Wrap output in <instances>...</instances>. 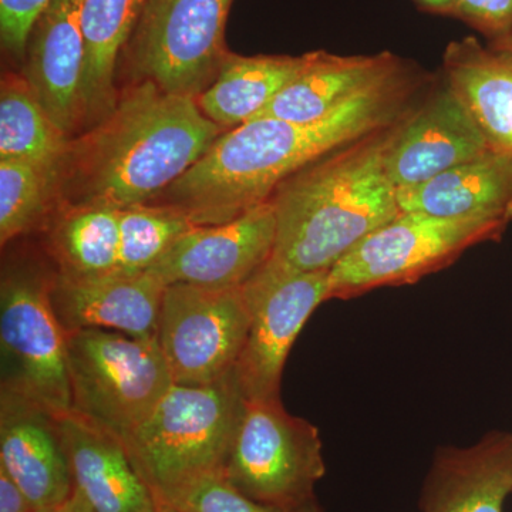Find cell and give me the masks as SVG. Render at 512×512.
<instances>
[{"instance_id":"obj_12","label":"cell","mask_w":512,"mask_h":512,"mask_svg":"<svg viewBox=\"0 0 512 512\" xmlns=\"http://www.w3.org/2000/svg\"><path fill=\"white\" fill-rule=\"evenodd\" d=\"M276 218L271 201L220 225L194 227L150 269L165 285L239 288L274 252Z\"/></svg>"},{"instance_id":"obj_9","label":"cell","mask_w":512,"mask_h":512,"mask_svg":"<svg viewBox=\"0 0 512 512\" xmlns=\"http://www.w3.org/2000/svg\"><path fill=\"white\" fill-rule=\"evenodd\" d=\"M234 0H148L121 56L140 80L197 99L229 55L225 28Z\"/></svg>"},{"instance_id":"obj_16","label":"cell","mask_w":512,"mask_h":512,"mask_svg":"<svg viewBox=\"0 0 512 512\" xmlns=\"http://www.w3.org/2000/svg\"><path fill=\"white\" fill-rule=\"evenodd\" d=\"M167 285L151 272H117L93 279L56 274L53 308L64 332L106 329L138 339H156Z\"/></svg>"},{"instance_id":"obj_27","label":"cell","mask_w":512,"mask_h":512,"mask_svg":"<svg viewBox=\"0 0 512 512\" xmlns=\"http://www.w3.org/2000/svg\"><path fill=\"white\" fill-rule=\"evenodd\" d=\"M55 212L53 180L23 161H0V244L45 228Z\"/></svg>"},{"instance_id":"obj_24","label":"cell","mask_w":512,"mask_h":512,"mask_svg":"<svg viewBox=\"0 0 512 512\" xmlns=\"http://www.w3.org/2000/svg\"><path fill=\"white\" fill-rule=\"evenodd\" d=\"M43 229L46 255L57 275L93 279L121 272L119 211L114 208H60Z\"/></svg>"},{"instance_id":"obj_13","label":"cell","mask_w":512,"mask_h":512,"mask_svg":"<svg viewBox=\"0 0 512 512\" xmlns=\"http://www.w3.org/2000/svg\"><path fill=\"white\" fill-rule=\"evenodd\" d=\"M491 150L471 114L444 84L390 130L384 170L399 188L433 180Z\"/></svg>"},{"instance_id":"obj_33","label":"cell","mask_w":512,"mask_h":512,"mask_svg":"<svg viewBox=\"0 0 512 512\" xmlns=\"http://www.w3.org/2000/svg\"><path fill=\"white\" fill-rule=\"evenodd\" d=\"M60 512H93V510L90 504L87 503L86 498L79 491L74 490L72 497L67 500Z\"/></svg>"},{"instance_id":"obj_22","label":"cell","mask_w":512,"mask_h":512,"mask_svg":"<svg viewBox=\"0 0 512 512\" xmlns=\"http://www.w3.org/2000/svg\"><path fill=\"white\" fill-rule=\"evenodd\" d=\"M301 56L229 53L214 83L197 97L202 113L225 131L254 119L306 69Z\"/></svg>"},{"instance_id":"obj_32","label":"cell","mask_w":512,"mask_h":512,"mask_svg":"<svg viewBox=\"0 0 512 512\" xmlns=\"http://www.w3.org/2000/svg\"><path fill=\"white\" fill-rule=\"evenodd\" d=\"M413 2L423 12L453 18L454 0H413Z\"/></svg>"},{"instance_id":"obj_2","label":"cell","mask_w":512,"mask_h":512,"mask_svg":"<svg viewBox=\"0 0 512 512\" xmlns=\"http://www.w3.org/2000/svg\"><path fill=\"white\" fill-rule=\"evenodd\" d=\"M222 133L194 97L140 80L104 119L70 138L53 184L55 212L153 204Z\"/></svg>"},{"instance_id":"obj_18","label":"cell","mask_w":512,"mask_h":512,"mask_svg":"<svg viewBox=\"0 0 512 512\" xmlns=\"http://www.w3.org/2000/svg\"><path fill=\"white\" fill-rule=\"evenodd\" d=\"M59 420L74 490L93 512H157L156 498L119 437L74 412Z\"/></svg>"},{"instance_id":"obj_20","label":"cell","mask_w":512,"mask_h":512,"mask_svg":"<svg viewBox=\"0 0 512 512\" xmlns=\"http://www.w3.org/2000/svg\"><path fill=\"white\" fill-rule=\"evenodd\" d=\"M400 211L443 220L512 221V153L488 150L433 180L399 188Z\"/></svg>"},{"instance_id":"obj_1","label":"cell","mask_w":512,"mask_h":512,"mask_svg":"<svg viewBox=\"0 0 512 512\" xmlns=\"http://www.w3.org/2000/svg\"><path fill=\"white\" fill-rule=\"evenodd\" d=\"M410 90L403 70L315 123L249 120L222 133L153 204L183 211L195 227L235 220L309 164L399 123L410 111Z\"/></svg>"},{"instance_id":"obj_7","label":"cell","mask_w":512,"mask_h":512,"mask_svg":"<svg viewBox=\"0 0 512 512\" xmlns=\"http://www.w3.org/2000/svg\"><path fill=\"white\" fill-rule=\"evenodd\" d=\"M508 225L400 212L330 269L329 298L350 299L383 286L414 284L453 264L468 248L497 241Z\"/></svg>"},{"instance_id":"obj_25","label":"cell","mask_w":512,"mask_h":512,"mask_svg":"<svg viewBox=\"0 0 512 512\" xmlns=\"http://www.w3.org/2000/svg\"><path fill=\"white\" fill-rule=\"evenodd\" d=\"M70 137L49 116L25 74L8 72L0 86V161H23L55 184Z\"/></svg>"},{"instance_id":"obj_11","label":"cell","mask_w":512,"mask_h":512,"mask_svg":"<svg viewBox=\"0 0 512 512\" xmlns=\"http://www.w3.org/2000/svg\"><path fill=\"white\" fill-rule=\"evenodd\" d=\"M242 291L254 315L234 375L245 399H281L293 343L312 313L330 299L329 271L286 272L265 264Z\"/></svg>"},{"instance_id":"obj_4","label":"cell","mask_w":512,"mask_h":512,"mask_svg":"<svg viewBox=\"0 0 512 512\" xmlns=\"http://www.w3.org/2000/svg\"><path fill=\"white\" fill-rule=\"evenodd\" d=\"M244 406L234 372L201 386L174 383L123 440L158 504L202 478L224 474Z\"/></svg>"},{"instance_id":"obj_26","label":"cell","mask_w":512,"mask_h":512,"mask_svg":"<svg viewBox=\"0 0 512 512\" xmlns=\"http://www.w3.org/2000/svg\"><path fill=\"white\" fill-rule=\"evenodd\" d=\"M119 211L121 272L150 271L178 239L194 228L183 211L147 204Z\"/></svg>"},{"instance_id":"obj_19","label":"cell","mask_w":512,"mask_h":512,"mask_svg":"<svg viewBox=\"0 0 512 512\" xmlns=\"http://www.w3.org/2000/svg\"><path fill=\"white\" fill-rule=\"evenodd\" d=\"M403 70L400 60L389 52L373 56L311 52L306 69L254 119L315 123L359 94L389 82Z\"/></svg>"},{"instance_id":"obj_17","label":"cell","mask_w":512,"mask_h":512,"mask_svg":"<svg viewBox=\"0 0 512 512\" xmlns=\"http://www.w3.org/2000/svg\"><path fill=\"white\" fill-rule=\"evenodd\" d=\"M512 494V431L468 447H441L421 490L420 512H504Z\"/></svg>"},{"instance_id":"obj_15","label":"cell","mask_w":512,"mask_h":512,"mask_svg":"<svg viewBox=\"0 0 512 512\" xmlns=\"http://www.w3.org/2000/svg\"><path fill=\"white\" fill-rule=\"evenodd\" d=\"M83 0H50L36 20L25 53L26 79L70 138L84 127Z\"/></svg>"},{"instance_id":"obj_10","label":"cell","mask_w":512,"mask_h":512,"mask_svg":"<svg viewBox=\"0 0 512 512\" xmlns=\"http://www.w3.org/2000/svg\"><path fill=\"white\" fill-rule=\"evenodd\" d=\"M251 303L239 288H165L157 342L175 384L201 386L234 372L251 328Z\"/></svg>"},{"instance_id":"obj_6","label":"cell","mask_w":512,"mask_h":512,"mask_svg":"<svg viewBox=\"0 0 512 512\" xmlns=\"http://www.w3.org/2000/svg\"><path fill=\"white\" fill-rule=\"evenodd\" d=\"M55 266L15 258L0 282L2 387L28 394L56 414L72 412L67 333L53 308Z\"/></svg>"},{"instance_id":"obj_31","label":"cell","mask_w":512,"mask_h":512,"mask_svg":"<svg viewBox=\"0 0 512 512\" xmlns=\"http://www.w3.org/2000/svg\"><path fill=\"white\" fill-rule=\"evenodd\" d=\"M35 507L20 488V485L10 477L5 467L0 466V512H33Z\"/></svg>"},{"instance_id":"obj_14","label":"cell","mask_w":512,"mask_h":512,"mask_svg":"<svg viewBox=\"0 0 512 512\" xmlns=\"http://www.w3.org/2000/svg\"><path fill=\"white\" fill-rule=\"evenodd\" d=\"M60 416L28 394L0 389V466L37 511L63 507L74 491Z\"/></svg>"},{"instance_id":"obj_3","label":"cell","mask_w":512,"mask_h":512,"mask_svg":"<svg viewBox=\"0 0 512 512\" xmlns=\"http://www.w3.org/2000/svg\"><path fill=\"white\" fill-rule=\"evenodd\" d=\"M390 130L333 151L276 188L269 198L275 247L266 264L286 272L330 271L402 212L384 170Z\"/></svg>"},{"instance_id":"obj_21","label":"cell","mask_w":512,"mask_h":512,"mask_svg":"<svg viewBox=\"0 0 512 512\" xmlns=\"http://www.w3.org/2000/svg\"><path fill=\"white\" fill-rule=\"evenodd\" d=\"M443 67L491 150L512 153V59L468 36L448 43Z\"/></svg>"},{"instance_id":"obj_34","label":"cell","mask_w":512,"mask_h":512,"mask_svg":"<svg viewBox=\"0 0 512 512\" xmlns=\"http://www.w3.org/2000/svg\"><path fill=\"white\" fill-rule=\"evenodd\" d=\"M488 47H491L495 52L501 53V55L512 59V33L510 36L505 37V39L500 40V42L491 43Z\"/></svg>"},{"instance_id":"obj_36","label":"cell","mask_w":512,"mask_h":512,"mask_svg":"<svg viewBox=\"0 0 512 512\" xmlns=\"http://www.w3.org/2000/svg\"><path fill=\"white\" fill-rule=\"evenodd\" d=\"M62 510V507L57 508V510H45V511H33V512H60Z\"/></svg>"},{"instance_id":"obj_5","label":"cell","mask_w":512,"mask_h":512,"mask_svg":"<svg viewBox=\"0 0 512 512\" xmlns=\"http://www.w3.org/2000/svg\"><path fill=\"white\" fill-rule=\"evenodd\" d=\"M67 372L72 412L121 441L174 384L157 339L106 329L67 333Z\"/></svg>"},{"instance_id":"obj_29","label":"cell","mask_w":512,"mask_h":512,"mask_svg":"<svg viewBox=\"0 0 512 512\" xmlns=\"http://www.w3.org/2000/svg\"><path fill=\"white\" fill-rule=\"evenodd\" d=\"M50 0H0V43L3 52L25 60L26 46L36 20Z\"/></svg>"},{"instance_id":"obj_30","label":"cell","mask_w":512,"mask_h":512,"mask_svg":"<svg viewBox=\"0 0 512 512\" xmlns=\"http://www.w3.org/2000/svg\"><path fill=\"white\" fill-rule=\"evenodd\" d=\"M453 18L487 37L491 45L512 33V0H454Z\"/></svg>"},{"instance_id":"obj_8","label":"cell","mask_w":512,"mask_h":512,"mask_svg":"<svg viewBox=\"0 0 512 512\" xmlns=\"http://www.w3.org/2000/svg\"><path fill=\"white\" fill-rule=\"evenodd\" d=\"M319 430L286 412L281 399L247 400L222 477L258 503H312L325 477Z\"/></svg>"},{"instance_id":"obj_28","label":"cell","mask_w":512,"mask_h":512,"mask_svg":"<svg viewBox=\"0 0 512 512\" xmlns=\"http://www.w3.org/2000/svg\"><path fill=\"white\" fill-rule=\"evenodd\" d=\"M161 504L175 512H325L319 500L298 507L258 503L239 493L222 476L202 478Z\"/></svg>"},{"instance_id":"obj_35","label":"cell","mask_w":512,"mask_h":512,"mask_svg":"<svg viewBox=\"0 0 512 512\" xmlns=\"http://www.w3.org/2000/svg\"><path fill=\"white\" fill-rule=\"evenodd\" d=\"M157 512H175L173 508L167 507V505L158 504Z\"/></svg>"},{"instance_id":"obj_23","label":"cell","mask_w":512,"mask_h":512,"mask_svg":"<svg viewBox=\"0 0 512 512\" xmlns=\"http://www.w3.org/2000/svg\"><path fill=\"white\" fill-rule=\"evenodd\" d=\"M148 0H83L84 127L93 126L116 107L117 64Z\"/></svg>"}]
</instances>
